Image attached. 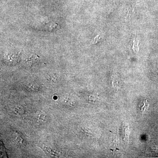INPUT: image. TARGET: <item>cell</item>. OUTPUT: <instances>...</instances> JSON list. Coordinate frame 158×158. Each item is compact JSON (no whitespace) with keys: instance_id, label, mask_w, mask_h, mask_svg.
Listing matches in <instances>:
<instances>
[{"instance_id":"cell-2","label":"cell","mask_w":158,"mask_h":158,"mask_svg":"<svg viewBox=\"0 0 158 158\" xmlns=\"http://www.w3.org/2000/svg\"><path fill=\"white\" fill-rule=\"evenodd\" d=\"M14 110L15 113L19 114H22L23 113V110L21 107L16 106L14 108Z\"/></svg>"},{"instance_id":"cell-1","label":"cell","mask_w":158,"mask_h":158,"mask_svg":"<svg viewBox=\"0 0 158 158\" xmlns=\"http://www.w3.org/2000/svg\"><path fill=\"white\" fill-rule=\"evenodd\" d=\"M41 147H42L44 150L46 152H48V153L49 154H50L51 156L55 157H58V156H59L58 153L56 152L55 150L52 149L50 148L47 147V146H46V145H44V144L42 145Z\"/></svg>"},{"instance_id":"cell-4","label":"cell","mask_w":158,"mask_h":158,"mask_svg":"<svg viewBox=\"0 0 158 158\" xmlns=\"http://www.w3.org/2000/svg\"><path fill=\"white\" fill-rule=\"evenodd\" d=\"M27 87L28 89H30L31 90H36L37 89V88L36 85H34V84H29L27 86Z\"/></svg>"},{"instance_id":"cell-3","label":"cell","mask_w":158,"mask_h":158,"mask_svg":"<svg viewBox=\"0 0 158 158\" xmlns=\"http://www.w3.org/2000/svg\"><path fill=\"white\" fill-rule=\"evenodd\" d=\"M37 118L40 121L44 122L45 121L46 117L45 115L43 113H40L37 115Z\"/></svg>"}]
</instances>
